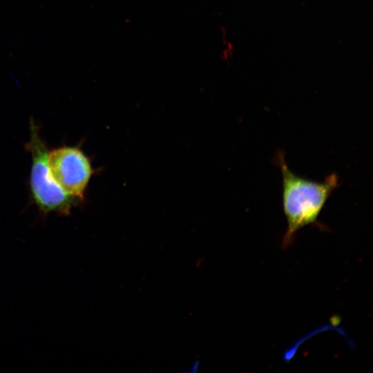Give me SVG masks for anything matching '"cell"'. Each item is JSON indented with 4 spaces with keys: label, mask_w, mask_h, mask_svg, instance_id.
Instances as JSON below:
<instances>
[{
    "label": "cell",
    "mask_w": 373,
    "mask_h": 373,
    "mask_svg": "<svg viewBox=\"0 0 373 373\" xmlns=\"http://www.w3.org/2000/svg\"><path fill=\"white\" fill-rule=\"evenodd\" d=\"M274 162L282 175V202L287 222L283 246L287 247L301 228L309 224L319 225L318 218L332 192L338 186V177L332 173L323 182L300 177L289 169L283 150L276 153Z\"/></svg>",
    "instance_id": "obj_1"
},
{
    "label": "cell",
    "mask_w": 373,
    "mask_h": 373,
    "mask_svg": "<svg viewBox=\"0 0 373 373\" xmlns=\"http://www.w3.org/2000/svg\"><path fill=\"white\" fill-rule=\"evenodd\" d=\"M30 132L26 148L32 157L30 185L32 198L44 213L69 214L79 200L65 192L54 180L48 164L49 151L32 119Z\"/></svg>",
    "instance_id": "obj_2"
},
{
    "label": "cell",
    "mask_w": 373,
    "mask_h": 373,
    "mask_svg": "<svg viewBox=\"0 0 373 373\" xmlns=\"http://www.w3.org/2000/svg\"><path fill=\"white\" fill-rule=\"evenodd\" d=\"M48 164L54 180L67 193L78 198L93 175L89 158L77 146H61L48 152Z\"/></svg>",
    "instance_id": "obj_3"
}]
</instances>
